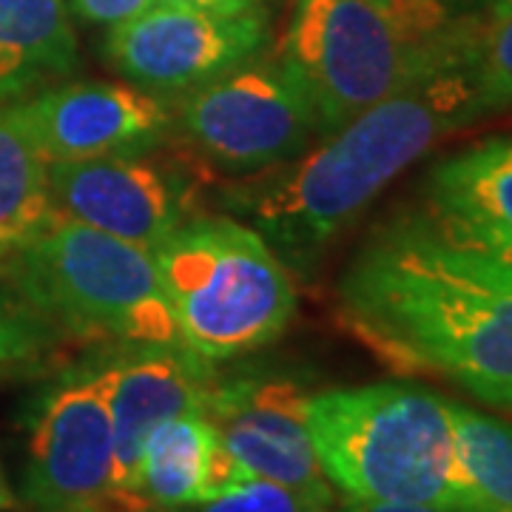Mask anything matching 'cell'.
<instances>
[{
	"mask_svg": "<svg viewBox=\"0 0 512 512\" xmlns=\"http://www.w3.org/2000/svg\"><path fill=\"white\" fill-rule=\"evenodd\" d=\"M481 117L487 114L478 100L470 40L461 55L325 134L328 140L299 163L234 191L237 208L268 245L302 265L439 140Z\"/></svg>",
	"mask_w": 512,
	"mask_h": 512,
	"instance_id": "7a4b0ae2",
	"label": "cell"
},
{
	"mask_svg": "<svg viewBox=\"0 0 512 512\" xmlns=\"http://www.w3.org/2000/svg\"><path fill=\"white\" fill-rule=\"evenodd\" d=\"M114 433V504L146 512L140 501V461L148 436L185 413H205L214 376L208 362L180 345H151L100 367Z\"/></svg>",
	"mask_w": 512,
	"mask_h": 512,
	"instance_id": "30bf717a",
	"label": "cell"
},
{
	"mask_svg": "<svg viewBox=\"0 0 512 512\" xmlns=\"http://www.w3.org/2000/svg\"><path fill=\"white\" fill-rule=\"evenodd\" d=\"M77 69L63 0H0V100L35 92Z\"/></svg>",
	"mask_w": 512,
	"mask_h": 512,
	"instance_id": "2e32d148",
	"label": "cell"
},
{
	"mask_svg": "<svg viewBox=\"0 0 512 512\" xmlns=\"http://www.w3.org/2000/svg\"><path fill=\"white\" fill-rule=\"evenodd\" d=\"M151 256L183 348L205 362L274 342L296 313L291 276L256 228L225 217L188 220Z\"/></svg>",
	"mask_w": 512,
	"mask_h": 512,
	"instance_id": "5b68a950",
	"label": "cell"
},
{
	"mask_svg": "<svg viewBox=\"0 0 512 512\" xmlns=\"http://www.w3.org/2000/svg\"><path fill=\"white\" fill-rule=\"evenodd\" d=\"M342 319L390 367L512 410V293L441 254L424 220L376 234L339 282Z\"/></svg>",
	"mask_w": 512,
	"mask_h": 512,
	"instance_id": "6da1fadb",
	"label": "cell"
},
{
	"mask_svg": "<svg viewBox=\"0 0 512 512\" xmlns=\"http://www.w3.org/2000/svg\"><path fill=\"white\" fill-rule=\"evenodd\" d=\"M498 512H507V510H498Z\"/></svg>",
	"mask_w": 512,
	"mask_h": 512,
	"instance_id": "83f0119b",
	"label": "cell"
},
{
	"mask_svg": "<svg viewBox=\"0 0 512 512\" xmlns=\"http://www.w3.org/2000/svg\"><path fill=\"white\" fill-rule=\"evenodd\" d=\"M427 228L441 248V254L447 256L453 265L464 268L467 274L478 276L484 282H493L498 288L512 293V245L510 242H498V239L473 237V234H461V231H444L430 220Z\"/></svg>",
	"mask_w": 512,
	"mask_h": 512,
	"instance_id": "44dd1931",
	"label": "cell"
},
{
	"mask_svg": "<svg viewBox=\"0 0 512 512\" xmlns=\"http://www.w3.org/2000/svg\"><path fill=\"white\" fill-rule=\"evenodd\" d=\"M163 6H180V9H197L211 15H242L256 9V0H157Z\"/></svg>",
	"mask_w": 512,
	"mask_h": 512,
	"instance_id": "cb8c5ba5",
	"label": "cell"
},
{
	"mask_svg": "<svg viewBox=\"0 0 512 512\" xmlns=\"http://www.w3.org/2000/svg\"><path fill=\"white\" fill-rule=\"evenodd\" d=\"M177 123L194 148L231 171L288 163L319 134L311 100L282 66L214 77L180 103Z\"/></svg>",
	"mask_w": 512,
	"mask_h": 512,
	"instance_id": "52a82bcc",
	"label": "cell"
},
{
	"mask_svg": "<svg viewBox=\"0 0 512 512\" xmlns=\"http://www.w3.org/2000/svg\"><path fill=\"white\" fill-rule=\"evenodd\" d=\"M114 433L100 373H80L37 404L23 490L40 512H103L114 504Z\"/></svg>",
	"mask_w": 512,
	"mask_h": 512,
	"instance_id": "9c48e42d",
	"label": "cell"
},
{
	"mask_svg": "<svg viewBox=\"0 0 512 512\" xmlns=\"http://www.w3.org/2000/svg\"><path fill=\"white\" fill-rule=\"evenodd\" d=\"M473 40L439 0H299L282 69L316 111L319 134L402 92Z\"/></svg>",
	"mask_w": 512,
	"mask_h": 512,
	"instance_id": "3957f363",
	"label": "cell"
},
{
	"mask_svg": "<svg viewBox=\"0 0 512 512\" xmlns=\"http://www.w3.org/2000/svg\"><path fill=\"white\" fill-rule=\"evenodd\" d=\"M473 74L484 114L512 109V9L495 6L493 20L476 29Z\"/></svg>",
	"mask_w": 512,
	"mask_h": 512,
	"instance_id": "d6986e66",
	"label": "cell"
},
{
	"mask_svg": "<svg viewBox=\"0 0 512 512\" xmlns=\"http://www.w3.org/2000/svg\"><path fill=\"white\" fill-rule=\"evenodd\" d=\"M336 512H464L453 507H436V504H390V501H359L348 498Z\"/></svg>",
	"mask_w": 512,
	"mask_h": 512,
	"instance_id": "d4e9b609",
	"label": "cell"
},
{
	"mask_svg": "<svg viewBox=\"0 0 512 512\" xmlns=\"http://www.w3.org/2000/svg\"><path fill=\"white\" fill-rule=\"evenodd\" d=\"M49 157L23 109H0V256L15 254L55 220Z\"/></svg>",
	"mask_w": 512,
	"mask_h": 512,
	"instance_id": "e0dca14e",
	"label": "cell"
},
{
	"mask_svg": "<svg viewBox=\"0 0 512 512\" xmlns=\"http://www.w3.org/2000/svg\"><path fill=\"white\" fill-rule=\"evenodd\" d=\"M74 12L89 23H103V26H120L126 20L157 6V0H72Z\"/></svg>",
	"mask_w": 512,
	"mask_h": 512,
	"instance_id": "603a6c76",
	"label": "cell"
},
{
	"mask_svg": "<svg viewBox=\"0 0 512 512\" xmlns=\"http://www.w3.org/2000/svg\"><path fill=\"white\" fill-rule=\"evenodd\" d=\"M57 217L154 251L188 222L191 185L163 165L137 157H97L49 163Z\"/></svg>",
	"mask_w": 512,
	"mask_h": 512,
	"instance_id": "7c38bea8",
	"label": "cell"
},
{
	"mask_svg": "<svg viewBox=\"0 0 512 512\" xmlns=\"http://www.w3.org/2000/svg\"><path fill=\"white\" fill-rule=\"evenodd\" d=\"M20 109L49 163L137 157L171 128L163 103L126 83H66Z\"/></svg>",
	"mask_w": 512,
	"mask_h": 512,
	"instance_id": "4fadbf2b",
	"label": "cell"
},
{
	"mask_svg": "<svg viewBox=\"0 0 512 512\" xmlns=\"http://www.w3.org/2000/svg\"><path fill=\"white\" fill-rule=\"evenodd\" d=\"M464 512H512V424L447 399Z\"/></svg>",
	"mask_w": 512,
	"mask_h": 512,
	"instance_id": "ac0fdd59",
	"label": "cell"
},
{
	"mask_svg": "<svg viewBox=\"0 0 512 512\" xmlns=\"http://www.w3.org/2000/svg\"><path fill=\"white\" fill-rule=\"evenodd\" d=\"M427 220L444 231L512 245V137L481 140L427 177Z\"/></svg>",
	"mask_w": 512,
	"mask_h": 512,
	"instance_id": "9a60e30c",
	"label": "cell"
},
{
	"mask_svg": "<svg viewBox=\"0 0 512 512\" xmlns=\"http://www.w3.org/2000/svg\"><path fill=\"white\" fill-rule=\"evenodd\" d=\"M245 478L205 413H185L148 436L140 461V501L146 510H183Z\"/></svg>",
	"mask_w": 512,
	"mask_h": 512,
	"instance_id": "5bb4252c",
	"label": "cell"
},
{
	"mask_svg": "<svg viewBox=\"0 0 512 512\" xmlns=\"http://www.w3.org/2000/svg\"><path fill=\"white\" fill-rule=\"evenodd\" d=\"M12 507H15V498H12V490L6 487V481H3V473H0V512L12 510Z\"/></svg>",
	"mask_w": 512,
	"mask_h": 512,
	"instance_id": "484cf974",
	"label": "cell"
},
{
	"mask_svg": "<svg viewBox=\"0 0 512 512\" xmlns=\"http://www.w3.org/2000/svg\"><path fill=\"white\" fill-rule=\"evenodd\" d=\"M268 23L256 6L242 15H211L180 6L148 12L111 26V66L151 94L194 92L214 77L245 66L262 49Z\"/></svg>",
	"mask_w": 512,
	"mask_h": 512,
	"instance_id": "ba28073f",
	"label": "cell"
},
{
	"mask_svg": "<svg viewBox=\"0 0 512 512\" xmlns=\"http://www.w3.org/2000/svg\"><path fill=\"white\" fill-rule=\"evenodd\" d=\"M29 308L83 339L180 345L154 256L83 222L55 217L15 251Z\"/></svg>",
	"mask_w": 512,
	"mask_h": 512,
	"instance_id": "8992f818",
	"label": "cell"
},
{
	"mask_svg": "<svg viewBox=\"0 0 512 512\" xmlns=\"http://www.w3.org/2000/svg\"><path fill=\"white\" fill-rule=\"evenodd\" d=\"M205 419L248 478L333 493L308 430V396L296 382L265 376L214 382Z\"/></svg>",
	"mask_w": 512,
	"mask_h": 512,
	"instance_id": "8fae6325",
	"label": "cell"
},
{
	"mask_svg": "<svg viewBox=\"0 0 512 512\" xmlns=\"http://www.w3.org/2000/svg\"><path fill=\"white\" fill-rule=\"evenodd\" d=\"M185 512H333V493L296 490L268 478H245L225 493L202 504L183 507Z\"/></svg>",
	"mask_w": 512,
	"mask_h": 512,
	"instance_id": "ffe728a7",
	"label": "cell"
},
{
	"mask_svg": "<svg viewBox=\"0 0 512 512\" xmlns=\"http://www.w3.org/2000/svg\"><path fill=\"white\" fill-rule=\"evenodd\" d=\"M43 345L46 333L40 330V319L12 308H0V367L35 359Z\"/></svg>",
	"mask_w": 512,
	"mask_h": 512,
	"instance_id": "7402d4cb",
	"label": "cell"
},
{
	"mask_svg": "<svg viewBox=\"0 0 512 512\" xmlns=\"http://www.w3.org/2000/svg\"><path fill=\"white\" fill-rule=\"evenodd\" d=\"M325 476L348 498L461 510L447 399L407 382L336 387L308 399Z\"/></svg>",
	"mask_w": 512,
	"mask_h": 512,
	"instance_id": "277c9868",
	"label": "cell"
},
{
	"mask_svg": "<svg viewBox=\"0 0 512 512\" xmlns=\"http://www.w3.org/2000/svg\"><path fill=\"white\" fill-rule=\"evenodd\" d=\"M498 6H504V9H512V0H501Z\"/></svg>",
	"mask_w": 512,
	"mask_h": 512,
	"instance_id": "4316f807",
	"label": "cell"
}]
</instances>
